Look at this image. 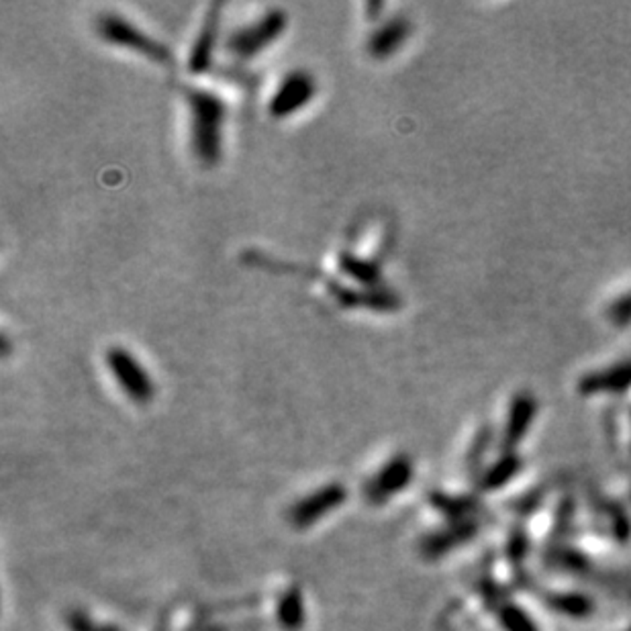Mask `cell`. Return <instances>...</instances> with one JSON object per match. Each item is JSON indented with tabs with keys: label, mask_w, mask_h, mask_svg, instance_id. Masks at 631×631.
I'll return each instance as SVG.
<instances>
[{
	"label": "cell",
	"mask_w": 631,
	"mask_h": 631,
	"mask_svg": "<svg viewBox=\"0 0 631 631\" xmlns=\"http://www.w3.org/2000/svg\"><path fill=\"white\" fill-rule=\"evenodd\" d=\"M188 105L190 152L203 168H215L223 155V125L227 107L215 92L184 89Z\"/></svg>",
	"instance_id": "1"
},
{
	"label": "cell",
	"mask_w": 631,
	"mask_h": 631,
	"mask_svg": "<svg viewBox=\"0 0 631 631\" xmlns=\"http://www.w3.org/2000/svg\"><path fill=\"white\" fill-rule=\"evenodd\" d=\"M289 15L282 8H270L260 19L246 25V27L236 29L225 41L227 54L241 62H247L256 56H260L266 47H270L276 39L287 29Z\"/></svg>",
	"instance_id": "2"
},
{
	"label": "cell",
	"mask_w": 631,
	"mask_h": 631,
	"mask_svg": "<svg viewBox=\"0 0 631 631\" xmlns=\"http://www.w3.org/2000/svg\"><path fill=\"white\" fill-rule=\"evenodd\" d=\"M97 33L102 41L109 43V46L135 51V54L148 58L155 64L172 62V51L163 46V43L150 37L148 33H143L142 29H137L133 23L125 21L121 15H100L97 19Z\"/></svg>",
	"instance_id": "3"
},
{
	"label": "cell",
	"mask_w": 631,
	"mask_h": 631,
	"mask_svg": "<svg viewBox=\"0 0 631 631\" xmlns=\"http://www.w3.org/2000/svg\"><path fill=\"white\" fill-rule=\"evenodd\" d=\"M105 364L129 401L137 405H148L153 401V380L131 352L121 348V345H112L105 353Z\"/></svg>",
	"instance_id": "4"
},
{
	"label": "cell",
	"mask_w": 631,
	"mask_h": 631,
	"mask_svg": "<svg viewBox=\"0 0 631 631\" xmlns=\"http://www.w3.org/2000/svg\"><path fill=\"white\" fill-rule=\"evenodd\" d=\"M315 94L317 82L313 74L307 70L289 72L268 102V112L272 119H289L300 109H305L315 99Z\"/></svg>",
	"instance_id": "5"
},
{
	"label": "cell",
	"mask_w": 631,
	"mask_h": 631,
	"mask_svg": "<svg viewBox=\"0 0 631 631\" xmlns=\"http://www.w3.org/2000/svg\"><path fill=\"white\" fill-rule=\"evenodd\" d=\"M221 8L223 5H211L209 13L205 16V23L201 31L193 43V49H190L188 56V72L193 76H203L206 72H211L213 59H215V49H217L219 41V29H221Z\"/></svg>",
	"instance_id": "6"
},
{
	"label": "cell",
	"mask_w": 631,
	"mask_h": 631,
	"mask_svg": "<svg viewBox=\"0 0 631 631\" xmlns=\"http://www.w3.org/2000/svg\"><path fill=\"white\" fill-rule=\"evenodd\" d=\"M411 36V23L405 16H394V19L380 25L378 29L370 33L366 41L368 56L374 59H388L399 51L405 41Z\"/></svg>",
	"instance_id": "7"
},
{
	"label": "cell",
	"mask_w": 631,
	"mask_h": 631,
	"mask_svg": "<svg viewBox=\"0 0 631 631\" xmlns=\"http://www.w3.org/2000/svg\"><path fill=\"white\" fill-rule=\"evenodd\" d=\"M631 388V360L619 362L609 368L584 374L578 383V391L584 396L605 393H626Z\"/></svg>",
	"instance_id": "8"
},
{
	"label": "cell",
	"mask_w": 631,
	"mask_h": 631,
	"mask_svg": "<svg viewBox=\"0 0 631 631\" xmlns=\"http://www.w3.org/2000/svg\"><path fill=\"white\" fill-rule=\"evenodd\" d=\"M535 415V399L531 394L520 393L511 403V409H509V419L503 436V446L505 447H515L521 442V437L527 434L531 421Z\"/></svg>",
	"instance_id": "9"
},
{
	"label": "cell",
	"mask_w": 631,
	"mask_h": 631,
	"mask_svg": "<svg viewBox=\"0 0 631 631\" xmlns=\"http://www.w3.org/2000/svg\"><path fill=\"white\" fill-rule=\"evenodd\" d=\"M411 479V462L407 457H394L393 462H388L383 472L378 474V479H374V484H372V490L376 492V495H383V492H393L396 489H401L403 484H407V480Z\"/></svg>",
	"instance_id": "10"
},
{
	"label": "cell",
	"mask_w": 631,
	"mask_h": 631,
	"mask_svg": "<svg viewBox=\"0 0 631 631\" xmlns=\"http://www.w3.org/2000/svg\"><path fill=\"white\" fill-rule=\"evenodd\" d=\"M340 268L343 274L350 276V279L370 289L380 287V280H383V272H380V266L376 262L362 260V258L353 254H343L340 258Z\"/></svg>",
	"instance_id": "11"
},
{
	"label": "cell",
	"mask_w": 631,
	"mask_h": 631,
	"mask_svg": "<svg viewBox=\"0 0 631 631\" xmlns=\"http://www.w3.org/2000/svg\"><path fill=\"white\" fill-rule=\"evenodd\" d=\"M520 468V460H517L515 456L507 454L505 457H500V460L492 466L490 472L487 474V479H484V487L487 489H497V487H503L507 480L513 479V474Z\"/></svg>",
	"instance_id": "12"
},
{
	"label": "cell",
	"mask_w": 631,
	"mask_h": 631,
	"mask_svg": "<svg viewBox=\"0 0 631 631\" xmlns=\"http://www.w3.org/2000/svg\"><path fill=\"white\" fill-rule=\"evenodd\" d=\"M503 624L509 631H535V627L531 626V621L527 619L521 611H517L515 607L505 609Z\"/></svg>",
	"instance_id": "13"
},
{
	"label": "cell",
	"mask_w": 631,
	"mask_h": 631,
	"mask_svg": "<svg viewBox=\"0 0 631 631\" xmlns=\"http://www.w3.org/2000/svg\"><path fill=\"white\" fill-rule=\"evenodd\" d=\"M609 315L617 325H626L631 321V292L613 302Z\"/></svg>",
	"instance_id": "14"
},
{
	"label": "cell",
	"mask_w": 631,
	"mask_h": 631,
	"mask_svg": "<svg viewBox=\"0 0 631 631\" xmlns=\"http://www.w3.org/2000/svg\"><path fill=\"white\" fill-rule=\"evenodd\" d=\"M558 605H560L562 609H566L568 613H574V615H578V613H584L586 607H589V605H586V601L578 599V596H568L564 603H558Z\"/></svg>",
	"instance_id": "15"
}]
</instances>
